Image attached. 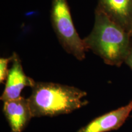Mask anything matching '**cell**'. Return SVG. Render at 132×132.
<instances>
[{"label":"cell","mask_w":132,"mask_h":132,"mask_svg":"<svg viewBox=\"0 0 132 132\" xmlns=\"http://www.w3.org/2000/svg\"><path fill=\"white\" fill-rule=\"evenodd\" d=\"M130 35H131V39H132V28H131V32H130Z\"/></svg>","instance_id":"30bf717a"},{"label":"cell","mask_w":132,"mask_h":132,"mask_svg":"<svg viewBox=\"0 0 132 132\" xmlns=\"http://www.w3.org/2000/svg\"><path fill=\"white\" fill-rule=\"evenodd\" d=\"M132 111V100L127 105L97 117L77 132H108L122 126Z\"/></svg>","instance_id":"5b68a950"},{"label":"cell","mask_w":132,"mask_h":132,"mask_svg":"<svg viewBox=\"0 0 132 132\" xmlns=\"http://www.w3.org/2000/svg\"><path fill=\"white\" fill-rule=\"evenodd\" d=\"M12 57V66L9 70L4 91L0 98L3 102L19 98L24 87H30L32 88L36 83L32 78L24 73L18 54L14 52Z\"/></svg>","instance_id":"277c9868"},{"label":"cell","mask_w":132,"mask_h":132,"mask_svg":"<svg viewBox=\"0 0 132 132\" xmlns=\"http://www.w3.org/2000/svg\"><path fill=\"white\" fill-rule=\"evenodd\" d=\"M3 113L11 128V132H23L32 115L28 98L21 96L3 102Z\"/></svg>","instance_id":"8992f818"},{"label":"cell","mask_w":132,"mask_h":132,"mask_svg":"<svg viewBox=\"0 0 132 132\" xmlns=\"http://www.w3.org/2000/svg\"><path fill=\"white\" fill-rule=\"evenodd\" d=\"M50 20L62 48L79 61L85 59L87 50L74 25L67 0H52Z\"/></svg>","instance_id":"3957f363"},{"label":"cell","mask_w":132,"mask_h":132,"mask_svg":"<svg viewBox=\"0 0 132 132\" xmlns=\"http://www.w3.org/2000/svg\"><path fill=\"white\" fill-rule=\"evenodd\" d=\"M83 41L87 50H91L106 64L118 67L125 63L132 46L130 33L97 9L91 32Z\"/></svg>","instance_id":"6da1fadb"},{"label":"cell","mask_w":132,"mask_h":132,"mask_svg":"<svg viewBox=\"0 0 132 132\" xmlns=\"http://www.w3.org/2000/svg\"><path fill=\"white\" fill-rule=\"evenodd\" d=\"M125 63L132 70V46L130 50L129 53H128L127 57L126 59H125Z\"/></svg>","instance_id":"9c48e42d"},{"label":"cell","mask_w":132,"mask_h":132,"mask_svg":"<svg viewBox=\"0 0 132 132\" xmlns=\"http://www.w3.org/2000/svg\"><path fill=\"white\" fill-rule=\"evenodd\" d=\"M96 9L130 34L132 28V0H98Z\"/></svg>","instance_id":"52a82bcc"},{"label":"cell","mask_w":132,"mask_h":132,"mask_svg":"<svg viewBox=\"0 0 132 132\" xmlns=\"http://www.w3.org/2000/svg\"><path fill=\"white\" fill-rule=\"evenodd\" d=\"M12 56L9 57L0 58V82L4 83L7 79L9 69H8L9 62L12 61Z\"/></svg>","instance_id":"ba28073f"},{"label":"cell","mask_w":132,"mask_h":132,"mask_svg":"<svg viewBox=\"0 0 132 132\" xmlns=\"http://www.w3.org/2000/svg\"><path fill=\"white\" fill-rule=\"evenodd\" d=\"M87 92L77 87L52 82H36L28 103L33 118L67 114L88 104Z\"/></svg>","instance_id":"7a4b0ae2"}]
</instances>
